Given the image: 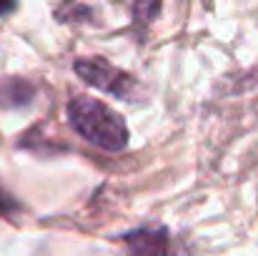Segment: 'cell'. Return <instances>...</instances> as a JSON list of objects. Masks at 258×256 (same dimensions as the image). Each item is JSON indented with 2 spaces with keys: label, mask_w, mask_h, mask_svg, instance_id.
I'll list each match as a JSON object with an SVG mask.
<instances>
[{
  "label": "cell",
  "mask_w": 258,
  "mask_h": 256,
  "mask_svg": "<svg viewBox=\"0 0 258 256\" xmlns=\"http://www.w3.org/2000/svg\"><path fill=\"white\" fill-rule=\"evenodd\" d=\"M128 256H173V244L166 229H136L123 236Z\"/></svg>",
  "instance_id": "3957f363"
},
{
  "label": "cell",
  "mask_w": 258,
  "mask_h": 256,
  "mask_svg": "<svg viewBox=\"0 0 258 256\" xmlns=\"http://www.w3.org/2000/svg\"><path fill=\"white\" fill-rule=\"evenodd\" d=\"M68 116L73 128L90 143L103 151H120L128 146V126L125 121L100 100L78 95L68 106Z\"/></svg>",
  "instance_id": "6da1fadb"
},
{
  "label": "cell",
  "mask_w": 258,
  "mask_h": 256,
  "mask_svg": "<svg viewBox=\"0 0 258 256\" xmlns=\"http://www.w3.org/2000/svg\"><path fill=\"white\" fill-rule=\"evenodd\" d=\"M76 73L86 81L88 85L108 93V95H115L120 100H133L136 95V81L123 73L120 68L110 66L105 58H83L76 63Z\"/></svg>",
  "instance_id": "7a4b0ae2"
},
{
  "label": "cell",
  "mask_w": 258,
  "mask_h": 256,
  "mask_svg": "<svg viewBox=\"0 0 258 256\" xmlns=\"http://www.w3.org/2000/svg\"><path fill=\"white\" fill-rule=\"evenodd\" d=\"M15 209H18V206H15V201H13L3 188H0V214H3V216H10Z\"/></svg>",
  "instance_id": "5b68a950"
},
{
  "label": "cell",
  "mask_w": 258,
  "mask_h": 256,
  "mask_svg": "<svg viewBox=\"0 0 258 256\" xmlns=\"http://www.w3.org/2000/svg\"><path fill=\"white\" fill-rule=\"evenodd\" d=\"M13 8H15V0H0V18L8 15Z\"/></svg>",
  "instance_id": "8992f818"
},
{
  "label": "cell",
  "mask_w": 258,
  "mask_h": 256,
  "mask_svg": "<svg viewBox=\"0 0 258 256\" xmlns=\"http://www.w3.org/2000/svg\"><path fill=\"white\" fill-rule=\"evenodd\" d=\"M161 10V0H133V18L138 23H151Z\"/></svg>",
  "instance_id": "277c9868"
}]
</instances>
